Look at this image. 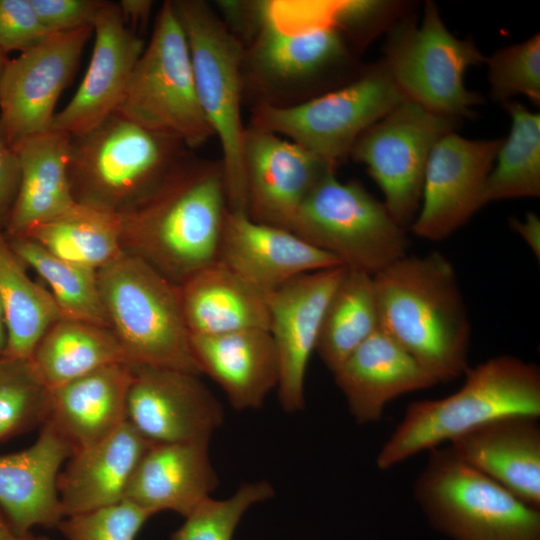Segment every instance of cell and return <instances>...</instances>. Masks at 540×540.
Returning a JSON list of instances; mask_svg holds the SVG:
<instances>
[{"label":"cell","mask_w":540,"mask_h":540,"mask_svg":"<svg viewBox=\"0 0 540 540\" xmlns=\"http://www.w3.org/2000/svg\"><path fill=\"white\" fill-rule=\"evenodd\" d=\"M510 227L518 233L529 246L531 251L540 258V219L537 214L527 212L523 219L512 218Z\"/></svg>","instance_id":"7bdbcfd3"},{"label":"cell","mask_w":540,"mask_h":540,"mask_svg":"<svg viewBox=\"0 0 540 540\" xmlns=\"http://www.w3.org/2000/svg\"><path fill=\"white\" fill-rule=\"evenodd\" d=\"M188 156L178 139L115 111L96 127L70 136L72 196L122 216L159 189Z\"/></svg>","instance_id":"277c9868"},{"label":"cell","mask_w":540,"mask_h":540,"mask_svg":"<svg viewBox=\"0 0 540 540\" xmlns=\"http://www.w3.org/2000/svg\"><path fill=\"white\" fill-rule=\"evenodd\" d=\"M243 168L246 214L288 230L312 190L336 171L295 142L252 125L244 134Z\"/></svg>","instance_id":"e0dca14e"},{"label":"cell","mask_w":540,"mask_h":540,"mask_svg":"<svg viewBox=\"0 0 540 540\" xmlns=\"http://www.w3.org/2000/svg\"><path fill=\"white\" fill-rule=\"evenodd\" d=\"M460 123L461 119L404 99L355 142L350 156L366 166L388 212L405 230L419 211L424 172L434 145Z\"/></svg>","instance_id":"7c38bea8"},{"label":"cell","mask_w":540,"mask_h":540,"mask_svg":"<svg viewBox=\"0 0 540 540\" xmlns=\"http://www.w3.org/2000/svg\"><path fill=\"white\" fill-rule=\"evenodd\" d=\"M404 99L379 61L307 101L263 102L254 108L251 125L287 137L336 168L359 136Z\"/></svg>","instance_id":"30bf717a"},{"label":"cell","mask_w":540,"mask_h":540,"mask_svg":"<svg viewBox=\"0 0 540 540\" xmlns=\"http://www.w3.org/2000/svg\"><path fill=\"white\" fill-rule=\"evenodd\" d=\"M274 495L267 481L245 483L229 498L203 501L171 535V540H232L244 513Z\"/></svg>","instance_id":"8d00e7d4"},{"label":"cell","mask_w":540,"mask_h":540,"mask_svg":"<svg viewBox=\"0 0 540 540\" xmlns=\"http://www.w3.org/2000/svg\"><path fill=\"white\" fill-rule=\"evenodd\" d=\"M378 327L373 276L347 268L326 307L315 351L334 372Z\"/></svg>","instance_id":"d6a6232c"},{"label":"cell","mask_w":540,"mask_h":540,"mask_svg":"<svg viewBox=\"0 0 540 540\" xmlns=\"http://www.w3.org/2000/svg\"><path fill=\"white\" fill-rule=\"evenodd\" d=\"M21 236L34 240L58 258L94 271L124 252L120 216L77 202Z\"/></svg>","instance_id":"4dcf8cb0"},{"label":"cell","mask_w":540,"mask_h":540,"mask_svg":"<svg viewBox=\"0 0 540 540\" xmlns=\"http://www.w3.org/2000/svg\"><path fill=\"white\" fill-rule=\"evenodd\" d=\"M151 445L125 422L105 440L74 452L57 479L63 516L125 500L133 473Z\"/></svg>","instance_id":"4316f807"},{"label":"cell","mask_w":540,"mask_h":540,"mask_svg":"<svg viewBox=\"0 0 540 540\" xmlns=\"http://www.w3.org/2000/svg\"><path fill=\"white\" fill-rule=\"evenodd\" d=\"M217 260L265 294L303 274L342 265L291 230L229 210Z\"/></svg>","instance_id":"ffe728a7"},{"label":"cell","mask_w":540,"mask_h":540,"mask_svg":"<svg viewBox=\"0 0 540 540\" xmlns=\"http://www.w3.org/2000/svg\"><path fill=\"white\" fill-rule=\"evenodd\" d=\"M116 112L188 149L214 136L198 100L186 34L172 1L161 6Z\"/></svg>","instance_id":"9c48e42d"},{"label":"cell","mask_w":540,"mask_h":540,"mask_svg":"<svg viewBox=\"0 0 540 540\" xmlns=\"http://www.w3.org/2000/svg\"><path fill=\"white\" fill-rule=\"evenodd\" d=\"M249 31L255 37L243 60L261 87L326 88L362 70L356 71V56L365 45L344 29L279 30L256 23Z\"/></svg>","instance_id":"9a60e30c"},{"label":"cell","mask_w":540,"mask_h":540,"mask_svg":"<svg viewBox=\"0 0 540 540\" xmlns=\"http://www.w3.org/2000/svg\"><path fill=\"white\" fill-rule=\"evenodd\" d=\"M30 0H0V50L24 51L47 34Z\"/></svg>","instance_id":"ab89813d"},{"label":"cell","mask_w":540,"mask_h":540,"mask_svg":"<svg viewBox=\"0 0 540 540\" xmlns=\"http://www.w3.org/2000/svg\"><path fill=\"white\" fill-rule=\"evenodd\" d=\"M501 143L468 139L456 131L437 141L426 164L420 208L409 228L416 236L444 240L487 203V179Z\"/></svg>","instance_id":"5bb4252c"},{"label":"cell","mask_w":540,"mask_h":540,"mask_svg":"<svg viewBox=\"0 0 540 540\" xmlns=\"http://www.w3.org/2000/svg\"><path fill=\"white\" fill-rule=\"evenodd\" d=\"M153 514L123 500L119 503L66 516L58 528L68 540H135Z\"/></svg>","instance_id":"f35d334b"},{"label":"cell","mask_w":540,"mask_h":540,"mask_svg":"<svg viewBox=\"0 0 540 540\" xmlns=\"http://www.w3.org/2000/svg\"><path fill=\"white\" fill-rule=\"evenodd\" d=\"M31 533L16 532L0 510V540H31Z\"/></svg>","instance_id":"f6af8a7d"},{"label":"cell","mask_w":540,"mask_h":540,"mask_svg":"<svg viewBox=\"0 0 540 540\" xmlns=\"http://www.w3.org/2000/svg\"><path fill=\"white\" fill-rule=\"evenodd\" d=\"M7 347V329L2 306L0 304V357L5 354Z\"/></svg>","instance_id":"bcb514c9"},{"label":"cell","mask_w":540,"mask_h":540,"mask_svg":"<svg viewBox=\"0 0 540 540\" xmlns=\"http://www.w3.org/2000/svg\"><path fill=\"white\" fill-rule=\"evenodd\" d=\"M209 441L152 444L128 485V500L153 515L170 510L187 517L218 484Z\"/></svg>","instance_id":"cb8c5ba5"},{"label":"cell","mask_w":540,"mask_h":540,"mask_svg":"<svg viewBox=\"0 0 540 540\" xmlns=\"http://www.w3.org/2000/svg\"><path fill=\"white\" fill-rule=\"evenodd\" d=\"M92 56L80 86L55 114L51 130L84 133L114 113L145 44L125 22L116 3L107 1L93 23Z\"/></svg>","instance_id":"d6986e66"},{"label":"cell","mask_w":540,"mask_h":540,"mask_svg":"<svg viewBox=\"0 0 540 540\" xmlns=\"http://www.w3.org/2000/svg\"><path fill=\"white\" fill-rule=\"evenodd\" d=\"M72 446L47 422L28 448L0 454V510L20 534L33 526L57 527L63 519L57 489L61 465Z\"/></svg>","instance_id":"44dd1931"},{"label":"cell","mask_w":540,"mask_h":540,"mask_svg":"<svg viewBox=\"0 0 540 540\" xmlns=\"http://www.w3.org/2000/svg\"><path fill=\"white\" fill-rule=\"evenodd\" d=\"M122 17L127 25H137L145 22L150 14L152 1L122 0L118 3Z\"/></svg>","instance_id":"ee69618b"},{"label":"cell","mask_w":540,"mask_h":540,"mask_svg":"<svg viewBox=\"0 0 540 540\" xmlns=\"http://www.w3.org/2000/svg\"><path fill=\"white\" fill-rule=\"evenodd\" d=\"M97 279L109 328L130 365L202 374L178 285L125 251L98 270Z\"/></svg>","instance_id":"5b68a950"},{"label":"cell","mask_w":540,"mask_h":540,"mask_svg":"<svg viewBox=\"0 0 540 540\" xmlns=\"http://www.w3.org/2000/svg\"><path fill=\"white\" fill-rule=\"evenodd\" d=\"M31 540H50V539H48V538H46V537H43V536H38V537L32 536V537H31Z\"/></svg>","instance_id":"c3c4849f"},{"label":"cell","mask_w":540,"mask_h":540,"mask_svg":"<svg viewBox=\"0 0 540 540\" xmlns=\"http://www.w3.org/2000/svg\"><path fill=\"white\" fill-rule=\"evenodd\" d=\"M50 394L30 358L0 357V442L42 426Z\"/></svg>","instance_id":"d590c367"},{"label":"cell","mask_w":540,"mask_h":540,"mask_svg":"<svg viewBox=\"0 0 540 540\" xmlns=\"http://www.w3.org/2000/svg\"><path fill=\"white\" fill-rule=\"evenodd\" d=\"M190 337L201 373L222 388L235 409L259 408L269 392L277 388L279 360L269 330Z\"/></svg>","instance_id":"484cf974"},{"label":"cell","mask_w":540,"mask_h":540,"mask_svg":"<svg viewBox=\"0 0 540 540\" xmlns=\"http://www.w3.org/2000/svg\"><path fill=\"white\" fill-rule=\"evenodd\" d=\"M132 378V366L117 363L52 389L46 422L74 452L98 444L126 422Z\"/></svg>","instance_id":"d4e9b609"},{"label":"cell","mask_w":540,"mask_h":540,"mask_svg":"<svg viewBox=\"0 0 540 540\" xmlns=\"http://www.w3.org/2000/svg\"><path fill=\"white\" fill-rule=\"evenodd\" d=\"M6 237L25 267L32 268L48 285L61 318L109 328L97 271L58 258L26 236Z\"/></svg>","instance_id":"836d02e7"},{"label":"cell","mask_w":540,"mask_h":540,"mask_svg":"<svg viewBox=\"0 0 540 540\" xmlns=\"http://www.w3.org/2000/svg\"><path fill=\"white\" fill-rule=\"evenodd\" d=\"M332 373L358 424L379 422L393 399L437 384L379 327Z\"/></svg>","instance_id":"603a6c76"},{"label":"cell","mask_w":540,"mask_h":540,"mask_svg":"<svg viewBox=\"0 0 540 540\" xmlns=\"http://www.w3.org/2000/svg\"><path fill=\"white\" fill-rule=\"evenodd\" d=\"M30 359L50 390L108 365L129 364L109 328L65 318L46 331Z\"/></svg>","instance_id":"f546056e"},{"label":"cell","mask_w":540,"mask_h":540,"mask_svg":"<svg viewBox=\"0 0 540 540\" xmlns=\"http://www.w3.org/2000/svg\"><path fill=\"white\" fill-rule=\"evenodd\" d=\"M290 230L348 269L371 276L406 256L410 244L383 202L358 181H340L335 172L304 200Z\"/></svg>","instance_id":"ba28073f"},{"label":"cell","mask_w":540,"mask_h":540,"mask_svg":"<svg viewBox=\"0 0 540 540\" xmlns=\"http://www.w3.org/2000/svg\"><path fill=\"white\" fill-rule=\"evenodd\" d=\"M503 106L511 126L487 179V203L540 196V114L516 101Z\"/></svg>","instance_id":"e575fe53"},{"label":"cell","mask_w":540,"mask_h":540,"mask_svg":"<svg viewBox=\"0 0 540 540\" xmlns=\"http://www.w3.org/2000/svg\"><path fill=\"white\" fill-rule=\"evenodd\" d=\"M227 211L221 162L189 154L149 198L120 216L123 251L180 285L217 260Z\"/></svg>","instance_id":"7a4b0ae2"},{"label":"cell","mask_w":540,"mask_h":540,"mask_svg":"<svg viewBox=\"0 0 540 540\" xmlns=\"http://www.w3.org/2000/svg\"><path fill=\"white\" fill-rule=\"evenodd\" d=\"M413 495L429 523L452 540H540V510L459 459L429 451Z\"/></svg>","instance_id":"52a82bcc"},{"label":"cell","mask_w":540,"mask_h":540,"mask_svg":"<svg viewBox=\"0 0 540 540\" xmlns=\"http://www.w3.org/2000/svg\"><path fill=\"white\" fill-rule=\"evenodd\" d=\"M43 26L50 32L93 26L102 0H30Z\"/></svg>","instance_id":"60d3db41"},{"label":"cell","mask_w":540,"mask_h":540,"mask_svg":"<svg viewBox=\"0 0 540 540\" xmlns=\"http://www.w3.org/2000/svg\"><path fill=\"white\" fill-rule=\"evenodd\" d=\"M464 463L540 510L539 417L494 419L449 442Z\"/></svg>","instance_id":"7402d4cb"},{"label":"cell","mask_w":540,"mask_h":540,"mask_svg":"<svg viewBox=\"0 0 540 540\" xmlns=\"http://www.w3.org/2000/svg\"><path fill=\"white\" fill-rule=\"evenodd\" d=\"M20 182V167L15 150L0 130V226L6 227Z\"/></svg>","instance_id":"b9f144b4"},{"label":"cell","mask_w":540,"mask_h":540,"mask_svg":"<svg viewBox=\"0 0 540 540\" xmlns=\"http://www.w3.org/2000/svg\"><path fill=\"white\" fill-rule=\"evenodd\" d=\"M6 55L7 54H5L3 51L0 50V86H1L3 73H4V70L8 61V58Z\"/></svg>","instance_id":"7dc6e473"},{"label":"cell","mask_w":540,"mask_h":540,"mask_svg":"<svg viewBox=\"0 0 540 540\" xmlns=\"http://www.w3.org/2000/svg\"><path fill=\"white\" fill-rule=\"evenodd\" d=\"M0 226V304L7 347L4 355L31 358L46 331L61 318L52 295L33 281Z\"/></svg>","instance_id":"1f68e13d"},{"label":"cell","mask_w":540,"mask_h":540,"mask_svg":"<svg viewBox=\"0 0 540 540\" xmlns=\"http://www.w3.org/2000/svg\"><path fill=\"white\" fill-rule=\"evenodd\" d=\"M93 26L51 32L8 59L0 86V130L15 149L51 130L58 98L79 65Z\"/></svg>","instance_id":"4fadbf2b"},{"label":"cell","mask_w":540,"mask_h":540,"mask_svg":"<svg viewBox=\"0 0 540 540\" xmlns=\"http://www.w3.org/2000/svg\"><path fill=\"white\" fill-rule=\"evenodd\" d=\"M172 3L186 34L200 106L220 142L228 210L246 213V128L241 118L243 45L207 3Z\"/></svg>","instance_id":"8992f818"},{"label":"cell","mask_w":540,"mask_h":540,"mask_svg":"<svg viewBox=\"0 0 540 540\" xmlns=\"http://www.w3.org/2000/svg\"><path fill=\"white\" fill-rule=\"evenodd\" d=\"M491 96L502 104L516 95L540 103V36L535 34L520 43L503 47L485 61Z\"/></svg>","instance_id":"74e56055"},{"label":"cell","mask_w":540,"mask_h":540,"mask_svg":"<svg viewBox=\"0 0 540 540\" xmlns=\"http://www.w3.org/2000/svg\"><path fill=\"white\" fill-rule=\"evenodd\" d=\"M126 422L151 444L209 441L222 424L221 404L199 376L131 365Z\"/></svg>","instance_id":"2e32d148"},{"label":"cell","mask_w":540,"mask_h":540,"mask_svg":"<svg viewBox=\"0 0 540 540\" xmlns=\"http://www.w3.org/2000/svg\"><path fill=\"white\" fill-rule=\"evenodd\" d=\"M346 271L341 265L306 273L267 294L269 332L280 368L278 397L287 412L304 407L307 366L328 302Z\"/></svg>","instance_id":"ac0fdd59"},{"label":"cell","mask_w":540,"mask_h":540,"mask_svg":"<svg viewBox=\"0 0 540 540\" xmlns=\"http://www.w3.org/2000/svg\"><path fill=\"white\" fill-rule=\"evenodd\" d=\"M69 145L70 135L49 130L24 140L14 149L20 182L4 228L6 236H21L76 203L68 178Z\"/></svg>","instance_id":"f1b7e54d"},{"label":"cell","mask_w":540,"mask_h":540,"mask_svg":"<svg viewBox=\"0 0 540 540\" xmlns=\"http://www.w3.org/2000/svg\"><path fill=\"white\" fill-rule=\"evenodd\" d=\"M379 328L437 384L463 375L471 322L451 262L440 252L406 255L373 276Z\"/></svg>","instance_id":"6da1fadb"},{"label":"cell","mask_w":540,"mask_h":540,"mask_svg":"<svg viewBox=\"0 0 540 540\" xmlns=\"http://www.w3.org/2000/svg\"><path fill=\"white\" fill-rule=\"evenodd\" d=\"M381 60L403 96L444 116L471 117L482 102L464 83L466 70L485 61L471 39H459L426 1L421 23L402 16L388 29Z\"/></svg>","instance_id":"8fae6325"},{"label":"cell","mask_w":540,"mask_h":540,"mask_svg":"<svg viewBox=\"0 0 540 540\" xmlns=\"http://www.w3.org/2000/svg\"><path fill=\"white\" fill-rule=\"evenodd\" d=\"M463 385L439 399L410 403L381 447L376 465L387 470L494 419L540 417V369L512 355L468 366Z\"/></svg>","instance_id":"3957f363"},{"label":"cell","mask_w":540,"mask_h":540,"mask_svg":"<svg viewBox=\"0 0 540 540\" xmlns=\"http://www.w3.org/2000/svg\"><path fill=\"white\" fill-rule=\"evenodd\" d=\"M190 335L270 327L267 294L216 260L178 285Z\"/></svg>","instance_id":"83f0119b"}]
</instances>
